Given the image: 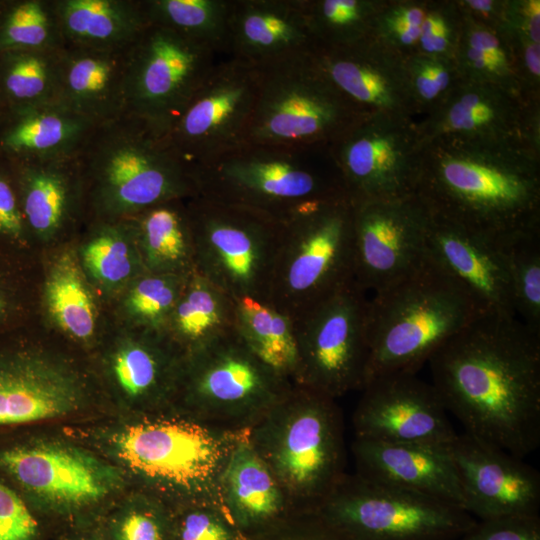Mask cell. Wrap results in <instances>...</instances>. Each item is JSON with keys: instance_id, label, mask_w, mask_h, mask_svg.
Masks as SVG:
<instances>
[{"instance_id": "9a60e30c", "label": "cell", "mask_w": 540, "mask_h": 540, "mask_svg": "<svg viewBox=\"0 0 540 540\" xmlns=\"http://www.w3.org/2000/svg\"><path fill=\"white\" fill-rule=\"evenodd\" d=\"M257 86L255 67L230 57L216 65L167 133L190 171L245 141Z\"/></svg>"}, {"instance_id": "6da1fadb", "label": "cell", "mask_w": 540, "mask_h": 540, "mask_svg": "<svg viewBox=\"0 0 540 540\" xmlns=\"http://www.w3.org/2000/svg\"><path fill=\"white\" fill-rule=\"evenodd\" d=\"M432 385L467 434L524 458L540 445V333L478 314L429 358Z\"/></svg>"}, {"instance_id": "8fae6325", "label": "cell", "mask_w": 540, "mask_h": 540, "mask_svg": "<svg viewBox=\"0 0 540 540\" xmlns=\"http://www.w3.org/2000/svg\"><path fill=\"white\" fill-rule=\"evenodd\" d=\"M223 58L171 29L149 24L127 54V113L168 133Z\"/></svg>"}, {"instance_id": "db71d44e", "label": "cell", "mask_w": 540, "mask_h": 540, "mask_svg": "<svg viewBox=\"0 0 540 540\" xmlns=\"http://www.w3.org/2000/svg\"><path fill=\"white\" fill-rule=\"evenodd\" d=\"M11 256L0 250V333L13 328L23 311V290Z\"/></svg>"}, {"instance_id": "cb8c5ba5", "label": "cell", "mask_w": 540, "mask_h": 540, "mask_svg": "<svg viewBox=\"0 0 540 540\" xmlns=\"http://www.w3.org/2000/svg\"><path fill=\"white\" fill-rule=\"evenodd\" d=\"M426 253L468 292L481 313L516 317L507 267L494 238L430 212Z\"/></svg>"}, {"instance_id": "f1b7e54d", "label": "cell", "mask_w": 540, "mask_h": 540, "mask_svg": "<svg viewBox=\"0 0 540 540\" xmlns=\"http://www.w3.org/2000/svg\"><path fill=\"white\" fill-rule=\"evenodd\" d=\"M128 50L64 47L58 101L95 125L127 114Z\"/></svg>"}, {"instance_id": "d6986e66", "label": "cell", "mask_w": 540, "mask_h": 540, "mask_svg": "<svg viewBox=\"0 0 540 540\" xmlns=\"http://www.w3.org/2000/svg\"><path fill=\"white\" fill-rule=\"evenodd\" d=\"M355 414L358 439L448 446L456 437L437 391L412 373L370 380Z\"/></svg>"}, {"instance_id": "60d3db41", "label": "cell", "mask_w": 540, "mask_h": 540, "mask_svg": "<svg viewBox=\"0 0 540 540\" xmlns=\"http://www.w3.org/2000/svg\"><path fill=\"white\" fill-rule=\"evenodd\" d=\"M507 267L516 317L540 333V225L495 238Z\"/></svg>"}, {"instance_id": "9c48e42d", "label": "cell", "mask_w": 540, "mask_h": 540, "mask_svg": "<svg viewBox=\"0 0 540 540\" xmlns=\"http://www.w3.org/2000/svg\"><path fill=\"white\" fill-rule=\"evenodd\" d=\"M195 267L234 300H266L281 223L196 195L187 199Z\"/></svg>"}, {"instance_id": "74e56055", "label": "cell", "mask_w": 540, "mask_h": 540, "mask_svg": "<svg viewBox=\"0 0 540 540\" xmlns=\"http://www.w3.org/2000/svg\"><path fill=\"white\" fill-rule=\"evenodd\" d=\"M62 50L0 53L1 113L58 101Z\"/></svg>"}, {"instance_id": "4dcf8cb0", "label": "cell", "mask_w": 540, "mask_h": 540, "mask_svg": "<svg viewBox=\"0 0 540 540\" xmlns=\"http://www.w3.org/2000/svg\"><path fill=\"white\" fill-rule=\"evenodd\" d=\"M65 47L129 49L149 25L143 0H53Z\"/></svg>"}, {"instance_id": "f6af8a7d", "label": "cell", "mask_w": 540, "mask_h": 540, "mask_svg": "<svg viewBox=\"0 0 540 540\" xmlns=\"http://www.w3.org/2000/svg\"><path fill=\"white\" fill-rule=\"evenodd\" d=\"M406 69L417 114L434 110L461 80L454 58L418 51L406 57Z\"/></svg>"}, {"instance_id": "5bb4252c", "label": "cell", "mask_w": 540, "mask_h": 540, "mask_svg": "<svg viewBox=\"0 0 540 540\" xmlns=\"http://www.w3.org/2000/svg\"><path fill=\"white\" fill-rule=\"evenodd\" d=\"M420 141L413 118L372 114L357 119L330 146L353 202L415 194Z\"/></svg>"}, {"instance_id": "836d02e7", "label": "cell", "mask_w": 540, "mask_h": 540, "mask_svg": "<svg viewBox=\"0 0 540 540\" xmlns=\"http://www.w3.org/2000/svg\"><path fill=\"white\" fill-rule=\"evenodd\" d=\"M235 329L249 350L283 379L299 382L300 356L294 321L264 300H235Z\"/></svg>"}, {"instance_id": "4316f807", "label": "cell", "mask_w": 540, "mask_h": 540, "mask_svg": "<svg viewBox=\"0 0 540 540\" xmlns=\"http://www.w3.org/2000/svg\"><path fill=\"white\" fill-rule=\"evenodd\" d=\"M7 161L29 235L42 241L55 238L85 207L76 154Z\"/></svg>"}, {"instance_id": "7c38bea8", "label": "cell", "mask_w": 540, "mask_h": 540, "mask_svg": "<svg viewBox=\"0 0 540 540\" xmlns=\"http://www.w3.org/2000/svg\"><path fill=\"white\" fill-rule=\"evenodd\" d=\"M366 292L353 280L294 320L299 383L330 397L363 389L369 360Z\"/></svg>"}, {"instance_id": "484cf974", "label": "cell", "mask_w": 540, "mask_h": 540, "mask_svg": "<svg viewBox=\"0 0 540 540\" xmlns=\"http://www.w3.org/2000/svg\"><path fill=\"white\" fill-rule=\"evenodd\" d=\"M183 356L161 331L134 328L108 349L104 369L116 397L141 407L178 392Z\"/></svg>"}, {"instance_id": "8992f818", "label": "cell", "mask_w": 540, "mask_h": 540, "mask_svg": "<svg viewBox=\"0 0 540 540\" xmlns=\"http://www.w3.org/2000/svg\"><path fill=\"white\" fill-rule=\"evenodd\" d=\"M123 473L92 452L59 440L0 432V478L55 534L96 525L115 505Z\"/></svg>"}, {"instance_id": "7402d4cb", "label": "cell", "mask_w": 540, "mask_h": 540, "mask_svg": "<svg viewBox=\"0 0 540 540\" xmlns=\"http://www.w3.org/2000/svg\"><path fill=\"white\" fill-rule=\"evenodd\" d=\"M312 58L334 86L364 115L413 118L406 57L374 35L339 48L314 47Z\"/></svg>"}, {"instance_id": "277c9868", "label": "cell", "mask_w": 540, "mask_h": 540, "mask_svg": "<svg viewBox=\"0 0 540 540\" xmlns=\"http://www.w3.org/2000/svg\"><path fill=\"white\" fill-rule=\"evenodd\" d=\"M480 313L468 292L427 256L413 273L368 299L364 386L382 375L417 374Z\"/></svg>"}, {"instance_id": "f5cc1de1", "label": "cell", "mask_w": 540, "mask_h": 540, "mask_svg": "<svg viewBox=\"0 0 540 540\" xmlns=\"http://www.w3.org/2000/svg\"><path fill=\"white\" fill-rule=\"evenodd\" d=\"M463 540H540L537 516H514L484 520L465 533Z\"/></svg>"}, {"instance_id": "83f0119b", "label": "cell", "mask_w": 540, "mask_h": 540, "mask_svg": "<svg viewBox=\"0 0 540 540\" xmlns=\"http://www.w3.org/2000/svg\"><path fill=\"white\" fill-rule=\"evenodd\" d=\"M361 476L464 508V497L447 446L357 439Z\"/></svg>"}, {"instance_id": "9f6ffc18", "label": "cell", "mask_w": 540, "mask_h": 540, "mask_svg": "<svg viewBox=\"0 0 540 540\" xmlns=\"http://www.w3.org/2000/svg\"><path fill=\"white\" fill-rule=\"evenodd\" d=\"M56 540H108L98 527V524L72 528L56 534Z\"/></svg>"}, {"instance_id": "f35d334b", "label": "cell", "mask_w": 540, "mask_h": 540, "mask_svg": "<svg viewBox=\"0 0 540 540\" xmlns=\"http://www.w3.org/2000/svg\"><path fill=\"white\" fill-rule=\"evenodd\" d=\"M223 480L229 505L241 525L264 523L280 511L281 496L276 483L248 446H239L231 454Z\"/></svg>"}, {"instance_id": "8d00e7d4", "label": "cell", "mask_w": 540, "mask_h": 540, "mask_svg": "<svg viewBox=\"0 0 540 540\" xmlns=\"http://www.w3.org/2000/svg\"><path fill=\"white\" fill-rule=\"evenodd\" d=\"M44 303L58 328L77 341L95 334L97 311L79 259L70 251L52 263L45 281Z\"/></svg>"}, {"instance_id": "e575fe53", "label": "cell", "mask_w": 540, "mask_h": 540, "mask_svg": "<svg viewBox=\"0 0 540 540\" xmlns=\"http://www.w3.org/2000/svg\"><path fill=\"white\" fill-rule=\"evenodd\" d=\"M461 12L454 54L461 80L496 85L529 98L519 77L514 50L501 27L486 25Z\"/></svg>"}, {"instance_id": "bcb514c9", "label": "cell", "mask_w": 540, "mask_h": 540, "mask_svg": "<svg viewBox=\"0 0 540 540\" xmlns=\"http://www.w3.org/2000/svg\"><path fill=\"white\" fill-rule=\"evenodd\" d=\"M429 1L385 0L375 17L373 35L405 57L418 52Z\"/></svg>"}, {"instance_id": "7dc6e473", "label": "cell", "mask_w": 540, "mask_h": 540, "mask_svg": "<svg viewBox=\"0 0 540 540\" xmlns=\"http://www.w3.org/2000/svg\"><path fill=\"white\" fill-rule=\"evenodd\" d=\"M170 514L139 501L114 505L98 527L108 540H167Z\"/></svg>"}, {"instance_id": "b9f144b4", "label": "cell", "mask_w": 540, "mask_h": 540, "mask_svg": "<svg viewBox=\"0 0 540 540\" xmlns=\"http://www.w3.org/2000/svg\"><path fill=\"white\" fill-rule=\"evenodd\" d=\"M385 0H303L314 47L339 48L373 35Z\"/></svg>"}, {"instance_id": "44dd1931", "label": "cell", "mask_w": 540, "mask_h": 540, "mask_svg": "<svg viewBox=\"0 0 540 540\" xmlns=\"http://www.w3.org/2000/svg\"><path fill=\"white\" fill-rule=\"evenodd\" d=\"M285 379L265 366L234 328L183 358L178 391L210 407H248L271 401Z\"/></svg>"}, {"instance_id": "816d5d0a", "label": "cell", "mask_w": 540, "mask_h": 540, "mask_svg": "<svg viewBox=\"0 0 540 540\" xmlns=\"http://www.w3.org/2000/svg\"><path fill=\"white\" fill-rule=\"evenodd\" d=\"M167 540H236V537L219 516L194 508L170 515Z\"/></svg>"}, {"instance_id": "ee69618b", "label": "cell", "mask_w": 540, "mask_h": 540, "mask_svg": "<svg viewBox=\"0 0 540 540\" xmlns=\"http://www.w3.org/2000/svg\"><path fill=\"white\" fill-rule=\"evenodd\" d=\"M189 275L145 272L136 278L126 288L123 300L132 326L162 332Z\"/></svg>"}, {"instance_id": "3957f363", "label": "cell", "mask_w": 540, "mask_h": 540, "mask_svg": "<svg viewBox=\"0 0 540 540\" xmlns=\"http://www.w3.org/2000/svg\"><path fill=\"white\" fill-rule=\"evenodd\" d=\"M76 158L85 207L96 221L131 218L197 195L190 168L167 133L133 114L96 125Z\"/></svg>"}, {"instance_id": "11a10c76", "label": "cell", "mask_w": 540, "mask_h": 540, "mask_svg": "<svg viewBox=\"0 0 540 540\" xmlns=\"http://www.w3.org/2000/svg\"><path fill=\"white\" fill-rule=\"evenodd\" d=\"M459 8L482 23L500 27L504 21L507 0H456Z\"/></svg>"}, {"instance_id": "f907efd6", "label": "cell", "mask_w": 540, "mask_h": 540, "mask_svg": "<svg viewBox=\"0 0 540 540\" xmlns=\"http://www.w3.org/2000/svg\"><path fill=\"white\" fill-rule=\"evenodd\" d=\"M28 229L22 213L14 178L6 159L0 157V244L20 248L28 239Z\"/></svg>"}, {"instance_id": "7bdbcfd3", "label": "cell", "mask_w": 540, "mask_h": 540, "mask_svg": "<svg viewBox=\"0 0 540 540\" xmlns=\"http://www.w3.org/2000/svg\"><path fill=\"white\" fill-rule=\"evenodd\" d=\"M64 47L53 0L1 1L0 53Z\"/></svg>"}, {"instance_id": "6f0895ef", "label": "cell", "mask_w": 540, "mask_h": 540, "mask_svg": "<svg viewBox=\"0 0 540 540\" xmlns=\"http://www.w3.org/2000/svg\"><path fill=\"white\" fill-rule=\"evenodd\" d=\"M319 536L305 540H350L330 527V531L321 532Z\"/></svg>"}, {"instance_id": "ba28073f", "label": "cell", "mask_w": 540, "mask_h": 540, "mask_svg": "<svg viewBox=\"0 0 540 540\" xmlns=\"http://www.w3.org/2000/svg\"><path fill=\"white\" fill-rule=\"evenodd\" d=\"M311 52L256 68V102L244 142L329 147L364 115L320 70Z\"/></svg>"}, {"instance_id": "603a6c76", "label": "cell", "mask_w": 540, "mask_h": 540, "mask_svg": "<svg viewBox=\"0 0 540 540\" xmlns=\"http://www.w3.org/2000/svg\"><path fill=\"white\" fill-rule=\"evenodd\" d=\"M305 389L296 415L280 436L275 465L286 483L299 491L323 497L325 501L339 483L338 420L332 397L308 387Z\"/></svg>"}, {"instance_id": "e0dca14e", "label": "cell", "mask_w": 540, "mask_h": 540, "mask_svg": "<svg viewBox=\"0 0 540 540\" xmlns=\"http://www.w3.org/2000/svg\"><path fill=\"white\" fill-rule=\"evenodd\" d=\"M4 333H0V432L66 417L84 406V382L73 369L21 338L3 337Z\"/></svg>"}, {"instance_id": "2e32d148", "label": "cell", "mask_w": 540, "mask_h": 540, "mask_svg": "<svg viewBox=\"0 0 540 540\" xmlns=\"http://www.w3.org/2000/svg\"><path fill=\"white\" fill-rule=\"evenodd\" d=\"M353 205L354 280L361 289L378 292L425 262L430 211L416 194Z\"/></svg>"}, {"instance_id": "52a82bcc", "label": "cell", "mask_w": 540, "mask_h": 540, "mask_svg": "<svg viewBox=\"0 0 540 540\" xmlns=\"http://www.w3.org/2000/svg\"><path fill=\"white\" fill-rule=\"evenodd\" d=\"M353 201L310 204L281 223L265 301L293 321L354 280Z\"/></svg>"}, {"instance_id": "5b68a950", "label": "cell", "mask_w": 540, "mask_h": 540, "mask_svg": "<svg viewBox=\"0 0 540 540\" xmlns=\"http://www.w3.org/2000/svg\"><path fill=\"white\" fill-rule=\"evenodd\" d=\"M191 174L197 195L278 223L315 202L348 196L329 147L243 142Z\"/></svg>"}, {"instance_id": "681fc988", "label": "cell", "mask_w": 540, "mask_h": 540, "mask_svg": "<svg viewBox=\"0 0 540 540\" xmlns=\"http://www.w3.org/2000/svg\"><path fill=\"white\" fill-rule=\"evenodd\" d=\"M48 531L26 501L0 478V540H44Z\"/></svg>"}, {"instance_id": "4fadbf2b", "label": "cell", "mask_w": 540, "mask_h": 540, "mask_svg": "<svg viewBox=\"0 0 540 540\" xmlns=\"http://www.w3.org/2000/svg\"><path fill=\"white\" fill-rule=\"evenodd\" d=\"M102 446L123 473L182 490L204 485L222 458L221 443L206 429L176 419H142L113 427Z\"/></svg>"}, {"instance_id": "ffe728a7", "label": "cell", "mask_w": 540, "mask_h": 540, "mask_svg": "<svg viewBox=\"0 0 540 540\" xmlns=\"http://www.w3.org/2000/svg\"><path fill=\"white\" fill-rule=\"evenodd\" d=\"M464 497V508L483 520L537 516L540 475L502 449L467 433L447 446Z\"/></svg>"}, {"instance_id": "f546056e", "label": "cell", "mask_w": 540, "mask_h": 540, "mask_svg": "<svg viewBox=\"0 0 540 540\" xmlns=\"http://www.w3.org/2000/svg\"><path fill=\"white\" fill-rule=\"evenodd\" d=\"M95 126L59 101L4 111L0 114V157L75 155Z\"/></svg>"}, {"instance_id": "1f68e13d", "label": "cell", "mask_w": 540, "mask_h": 540, "mask_svg": "<svg viewBox=\"0 0 540 540\" xmlns=\"http://www.w3.org/2000/svg\"><path fill=\"white\" fill-rule=\"evenodd\" d=\"M234 328L235 300L195 270L162 332L184 358Z\"/></svg>"}, {"instance_id": "d4e9b609", "label": "cell", "mask_w": 540, "mask_h": 540, "mask_svg": "<svg viewBox=\"0 0 540 540\" xmlns=\"http://www.w3.org/2000/svg\"><path fill=\"white\" fill-rule=\"evenodd\" d=\"M314 46L303 0H232L228 57L258 68Z\"/></svg>"}, {"instance_id": "7a4b0ae2", "label": "cell", "mask_w": 540, "mask_h": 540, "mask_svg": "<svg viewBox=\"0 0 540 540\" xmlns=\"http://www.w3.org/2000/svg\"><path fill=\"white\" fill-rule=\"evenodd\" d=\"M415 194L432 214L494 239L540 225V149L432 139L420 146Z\"/></svg>"}, {"instance_id": "30bf717a", "label": "cell", "mask_w": 540, "mask_h": 540, "mask_svg": "<svg viewBox=\"0 0 540 540\" xmlns=\"http://www.w3.org/2000/svg\"><path fill=\"white\" fill-rule=\"evenodd\" d=\"M323 514L350 540H441L474 527L458 506L361 475L337 484Z\"/></svg>"}, {"instance_id": "ab89813d", "label": "cell", "mask_w": 540, "mask_h": 540, "mask_svg": "<svg viewBox=\"0 0 540 540\" xmlns=\"http://www.w3.org/2000/svg\"><path fill=\"white\" fill-rule=\"evenodd\" d=\"M149 24L171 29L227 56L232 0H143Z\"/></svg>"}, {"instance_id": "ac0fdd59", "label": "cell", "mask_w": 540, "mask_h": 540, "mask_svg": "<svg viewBox=\"0 0 540 540\" xmlns=\"http://www.w3.org/2000/svg\"><path fill=\"white\" fill-rule=\"evenodd\" d=\"M416 127L420 144L454 137L524 142L540 149V100L496 85L460 80Z\"/></svg>"}, {"instance_id": "d6a6232c", "label": "cell", "mask_w": 540, "mask_h": 540, "mask_svg": "<svg viewBox=\"0 0 540 540\" xmlns=\"http://www.w3.org/2000/svg\"><path fill=\"white\" fill-rule=\"evenodd\" d=\"M186 201L164 202L131 217L146 272L187 276L196 270Z\"/></svg>"}, {"instance_id": "d590c367", "label": "cell", "mask_w": 540, "mask_h": 540, "mask_svg": "<svg viewBox=\"0 0 540 540\" xmlns=\"http://www.w3.org/2000/svg\"><path fill=\"white\" fill-rule=\"evenodd\" d=\"M83 244L79 257L83 271L107 291L127 288L146 272L131 218L97 221Z\"/></svg>"}, {"instance_id": "c3c4849f", "label": "cell", "mask_w": 540, "mask_h": 540, "mask_svg": "<svg viewBox=\"0 0 540 540\" xmlns=\"http://www.w3.org/2000/svg\"><path fill=\"white\" fill-rule=\"evenodd\" d=\"M461 22L462 12L456 0H430L421 27L418 51L454 58Z\"/></svg>"}, {"instance_id": "680465c9", "label": "cell", "mask_w": 540, "mask_h": 540, "mask_svg": "<svg viewBox=\"0 0 540 540\" xmlns=\"http://www.w3.org/2000/svg\"><path fill=\"white\" fill-rule=\"evenodd\" d=\"M0 114H1V107H0Z\"/></svg>"}]
</instances>
